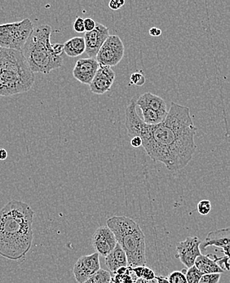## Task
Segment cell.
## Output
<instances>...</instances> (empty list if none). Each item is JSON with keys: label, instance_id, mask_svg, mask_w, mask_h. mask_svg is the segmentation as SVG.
<instances>
[{"label": "cell", "instance_id": "obj_1", "mask_svg": "<svg viewBox=\"0 0 230 283\" xmlns=\"http://www.w3.org/2000/svg\"><path fill=\"white\" fill-rule=\"evenodd\" d=\"M136 100L132 98L126 110L125 126L129 136H139L142 147L154 162H160L171 171L187 166L196 151L197 133L190 108L171 101L164 121L149 125L136 111Z\"/></svg>", "mask_w": 230, "mask_h": 283}, {"label": "cell", "instance_id": "obj_2", "mask_svg": "<svg viewBox=\"0 0 230 283\" xmlns=\"http://www.w3.org/2000/svg\"><path fill=\"white\" fill-rule=\"evenodd\" d=\"M34 212L26 202L12 200L0 209V255L17 261L33 243Z\"/></svg>", "mask_w": 230, "mask_h": 283}, {"label": "cell", "instance_id": "obj_3", "mask_svg": "<svg viewBox=\"0 0 230 283\" xmlns=\"http://www.w3.org/2000/svg\"><path fill=\"white\" fill-rule=\"evenodd\" d=\"M35 81L22 52L0 48V95L10 96L31 90Z\"/></svg>", "mask_w": 230, "mask_h": 283}, {"label": "cell", "instance_id": "obj_4", "mask_svg": "<svg viewBox=\"0 0 230 283\" xmlns=\"http://www.w3.org/2000/svg\"><path fill=\"white\" fill-rule=\"evenodd\" d=\"M52 27L41 25L33 32L22 50L30 69L33 73L48 74L63 64L62 57L55 55L51 43Z\"/></svg>", "mask_w": 230, "mask_h": 283}, {"label": "cell", "instance_id": "obj_5", "mask_svg": "<svg viewBox=\"0 0 230 283\" xmlns=\"http://www.w3.org/2000/svg\"><path fill=\"white\" fill-rule=\"evenodd\" d=\"M106 225L111 229L128 257V266H145V237L140 225L124 216H114L107 220Z\"/></svg>", "mask_w": 230, "mask_h": 283}, {"label": "cell", "instance_id": "obj_6", "mask_svg": "<svg viewBox=\"0 0 230 283\" xmlns=\"http://www.w3.org/2000/svg\"><path fill=\"white\" fill-rule=\"evenodd\" d=\"M33 31V22L29 18L0 25V48L22 52Z\"/></svg>", "mask_w": 230, "mask_h": 283}, {"label": "cell", "instance_id": "obj_7", "mask_svg": "<svg viewBox=\"0 0 230 283\" xmlns=\"http://www.w3.org/2000/svg\"><path fill=\"white\" fill-rule=\"evenodd\" d=\"M124 44L120 37L115 34L109 35L100 48L96 60L99 64L115 66L124 58Z\"/></svg>", "mask_w": 230, "mask_h": 283}, {"label": "cell", "instance_id": "obj_8", "mask_svg": "<svg viewBox=\"0 0 230 283\" xmlns=\"http://www.w3.org/2000/svg\"><path fill=\"white\" fill-rule=\"evenodd\" d=\"M201 243L202 241L197 237H188L176 246V258L180 259L187 269L195 266L197 257L202 255L200 249Z\"/></svg>", "mask_w": 230, "mask_h": 283}, {"label": "cell", "instance_id": "obj_9", "mask_svg": "<svg viewBox=\"0 0 230 283\" xmlns=\"http://www.w3.org/2000/svg\"><path fill=\"white\" fill-rule=\"evenodd\" d=\"M100 269V255L95 252L81 256L74 264L73 273L77 283H84Z\"/></svg>", "mask_w": 230, "mask_h": 283}, {"label": "cell", "instance_id": "obj_10", "mask_svg": "<svg viewBox=\"0 0 230 283\" xmlns=\"http://www.w3.org/2000/svg\"><path fill=\"white\" fill-rule=\"evenodd\" d=\"M109 28L98 22H97L96 28L93 31L86 32L84 35L85 53L88 57L96 59L100 48L102 47L107 38H109Z\"/></svg>", "mask_w": 230, "mask_h": 283}, {"label": "cell", "instance_id": "obj_11", "mask_svg": "<svg viewBox=\"0 0 230 283\" xmlns=\"http://www.w3.org/2000/svg\"><path fill=\"white\" fill-rule=\"evenodd\" d=\"M117 240L111 229L107 226H100L95 231L93 237V246L96 252L106 257L114 250Z\"/></svg>", "mask_w": 230, "mask_h": 283}, {"label": "cell", "instance_id": "obj_12", "mask_svg": "<svg viewBox=\"0 0 230 283\" xmlns=\"http://www.w3.org/2000/svg\"><path fill=\"white\" fill-rule=\"evenodd\" d=\"M100 64L95 58H83L77 61L73 69L74 79L81 84L90 85L95 77Z\"/></svg>", "mask_w": 230, "mask_h": 283}, {"label": "cell", "instance_id": "obj_13", "mask_svg": "<svg viewBox=\"0 0 230 283\" xmlns=\"http://www.w3.org/2000/svg\"><path fill=\"white\" fill-rule=\"evenodd\" d=\"M115 80V72L111 67L100 64L93 82L91 83L90 90L97 95H103L111 89Z\"/></svg>", "mask_w": 230, "mask_h": 283}, {"label": "cell", "instance_id": "obj_14", "mask_svg": "<svg viewBox=\"0 0 230 283\" xmlns=\"http://www.w3.org/2000/svg\"><path fill=\"white\" fill-rule=\"evenodd\" d=\"M228 245H230V228H222L210 232L201 243L200 249L202 252L209 247L223 248Z\"/></svg>", "mask_w": 230, "mask_h": 283}, {"label": "cell", "instance_id": "obj_15", "mask_svg": "<svg viewBox=\"0 0 230 283\" xmlns=\"http://www.w3.org/2000/svg\"><path fill=\"white\" fill-rule=\"evenodd\" d=\"M221 258L216 255H201L195 261V267L202 274H223L225 270L220 265Z\"/></svg>", "mask_w": 230, "mask_h": 283}, {"label": "cell", "instance_id": "obj_16", "mask_svg": "<svg viewBox=\"0 0 230 283\" xmlns=\"http://www.w3.org/2000/svg\"><path fill=\"white\" fill-rule=\"evenodd\" d=\"M105 264L110 273L116 272L122 267L128 266L126 253L118 243L114 250L105 257Z\"/></svg>", "mask_w": 230, "mask_h": 283}, {"label": "cell", "instance_id": "obj_17", "mask_svg": "<svg viewBox=\"0 0 230 283\" xmlns=\"http://www.w3.org/2000/svg\"><path fill=\"white\" fill-rule=\"evenodd\" d=\"M136 105H144L145 106L155 110L159 114L166 116L168 113L166 108V101L159 95H154L151 93H146L140 95L136 100Z\"/></svg>", "mask_w": 230, "mask_h": 283}, {"label": "cell", "instance_id": "obj_18", "mask_svg": "<svg viewBox=\"0 0 230 283\" xmlns=\"http://www.w3.org/2000/svg\"><path fill=\"white\" fill-rule=\"evenodd\" d=\"M85 52V40L83 37H74L64 43V53L68 57H79Z\"/></svg>", "mask_w": 230, "mask_h": 283}, {"label": "cell", "instance_id": "obj_19", "mask_svg": "<svg viewBox=\"0 0 230 283\" xmlns=\"http://www.w3.org/2000/svg\"><path fill=\"white\" fill-rule=\"evenodd\" d=\"M142 113L143 121L149 125H157L164 121L166 116L159 114L155 110L150 109L144 105H138Z\"/></svg>", "mask_w": 230, "mask_h": 283}, {"label": "cell", "instance_id": "obj_20", "mask_svg": "<svg viewBox=\"0 0 230 283\" xmlns=\"http://www.w3.org/2000/svg\"><path fill=\"white\" fill-rule=\"evenodd\" d=\"M111 283V273L104 269H100L93 276L90 277L84 283Z\"/></svg>", "mask_w": 230, "mask_h": 283}, {"label": "cell", "instance_id": "obj_21", "mask_svg": "<svg viewBox=\"0 0 230 283\" xmlns=\"http://www.w3.org/2000/svg\"><path fill=\"white\" fill-rule=\"evenodd\" d=\"M203 274L196 268L193 266L190 269H186L185 277L187 279L188 283H199L200 279Z\"/></svg>", "mask_w": 230, "mask_h": 283}, {"label": "cell", "instance_id": "obj_22", "mask_svg": "<svg viewBox=\"0 0 230 283\" xmlns=\"http://www.w3.org/2000/svg\"><path fill=\"white\" fill-rule=\"evenodd\" d=\"M185 273L186 269H183L182 271L172 272L167 277L169 283H188Z\"/></svg>", "mask_w": 230, "mask_h": 283}, {"label": "cell", "instance_id": "obj_23", "mask_svg": "<svg viewBox=\"0 0 230 283\" xmlns=\"http://www.w3.org/2000/svg\"><path fill=\"white\" fill-rule=\"evenodd\" d=\"M146 82L145 75L143 74L142 71L134 72L130 78V85L138 86V87H141L144 85Z\"/></svg>", "mask_w": 230, "mask_h": 283}, {"label": "cell", "instance_id": "obj_24", "mask_svg": "<svg viewBox=\"0 0 230 283\" xmlns=\"http://www.w3.org/2000/svg\"><path fill=\"white\" fill-rule=\"evenodd\" d=\"M211 203L209 200H202L197 203V212L202 216H206L211 212Z\"/></svg>", "mask_w": 230, "mask_h": 283}, {"label": "cell", "instance_id": "obj_25", "mask_svg": "<svg viewBox=\"0 0 230 283\" xmlns=\"http://www.w3.org/2000/svg\"><path fill=\"white\" fill-rule=\"evenodd\" d=\"M221 278V274H203L199 283H219Z\"/></svg>", "mask_w": 230, "mask_h": 283}, {"label": "cell", "instance_id": "obj_26", "mask_svg": "<svg viewBox=\"0 0 230 283\" xmlns=\"http://www.w3.org/2000/svg\"><path fill=\"white\" fill-rule=\"evenodd\" d=\"M155 277H156V275H155V273L153 271L152 269L149 268V267H144L141 279H145V281L150 283V282L153 281L155 279Z\"/></svg>", "mask_w": 230, "mask_h": 283}, {"label": "cell", "instance_id": "obj_27", "mask_svg": "<svg viewBox=\"0 0 230 283\" xmlns=\"http://www.w3.org/2000/svg\"><path fill=\"white\" fill-rule=\"evenodd\" d=\"M74 31L77 33H83L85 32V27H84V19L80 17H77L74 21V26H73Z\"/></svg>", "mask_w": 230, "mask_h": 283}, {"label": "cell", "instance_id": "obj_28", "mask_svg": "<svg viewBox=\"0 0 230 283\" xmlns=\"http://www.w3.org/2000/svg\"><path fill=\"white\" fill-rule=\"evenodd\" d=\"M97 22L90 17H87L84 19V27H85V32H90L96 28Z\"/></svg>", "mask_w": 230, "mask_h": 283}, {"label": "cell", "instance_id": "obj_29", "mask_svg": "<svg viewBox=\"0 0 230 283\" xmlns=\"http://www.w3.org/2000/svg\"><path fill=\"white\" fill-rule=\"evenodd\" d=\"M125 4L124 0H111L109 2V7L112 10H118Z\"/></svg>", "mask_w": 230, "mask_h": 283}, {"label": "cell", "instance_id": "obj_30", "mask_svg": "<svg viewBox=\"0 0 230 283\" xmlns=\"http://www.w3.org/2000/svg\"><path fill=\"white\" fill-rule=\"evenodd\" d=\"M52 51L55 55L57 57H62V53L64 52V44H62V43L52 44Z\"/></svg>", "mask_w": 230, "mask_h": 283}, {"label": "cell", "instance_id": "obj_31", "mask_svg": "<svg viewBox=\"0 0 230 283\" xmlns=\"http://www.w3.org/2000/svg\"><path fill=\"white\" fill-rule=\"evenodd\" d=\"M131 145L134 148H139L142 146V140L139 136H135L132 137L131 140Z\"/></svg>", "mask_w": 230, "mask_h": 283}, {"label": "cell", "instance_id": "obj_32", "mask_svg": "<svg viewBox=\"0 0 230 283\" xmlns=\"http://www.w3.org/2000/svg\"><path fill=\"white\" fill-rule=\"evenodd\" d=\"M149 33H150V35L153 36V37H159V36L161 35L163 32H162L161 29L154 27L150 29Z\"/></svg>", "mask_w": 230, "mask_h": 283}, {"label": "cell", "instance_id": "obj_33", "mask_svg": "<svg viewBox=\"0 0 230 283\" xmlns=\"http://www.w3.org/2000/svg\"><path fill=\"white\" fill-rule=\"evenodd\" d=\"M150 283H169V281L166 277L159 275V276L155 277V279L153 281L150 282Z\"/></svg>", "mask_w": 230, "mask_h": 283}, {"label": "cell", "instance_id": "obj_34", "mask_svg": "<svg viewBox=\"0 0 230 283\" xmlns=\"http://www.w3.org/2000/svg\"><path fill=\"white\" fill-rule=\"evenodd\" d=\"M145 266H138L133 268V273L135 274V276L137 278V279H141V276H142V271L143 269H144Z\"/></svg>", "mask_w": 230, "mask_h": 283}, {"label": "cell", "instance_id": "obj_35", "mask_svg": "<svg viewBox=\"0 0 230 283\" xmlns=\"http://www.w3.org/2000/svg\"><path fill=\"white\" fill-rule=\"evenodd\" d=\"M221 251H222L225 256L230 259V245L226 246L225 248H221Z\"/></svg>", "mask_w": 230, "mask_h": 283}, {"label": "cell", "instance_id": "obj_36", "mask_svg": "<svg viewBox=\"0 0 230 283\" xmlns=\"http://www.w3.org/2000/svg\"><path fill=\"white\" fill-rule=\"evenodd\" d=\"M7 157V150H5V149H0V160H5Z\"/></svg>", "mask_w": 230, "mask_h": 283}, {"label": "cell", "instance_id": "obj_37", "mask_svg": "<svg viewBox=\"0 0 230 283\" xmlns=\"http://www.w3.org/2000/svg\"><path fill=\"white\" fill-rule=\"evenodd\" d=\"M134 283H149L147 281H145V279H138Z\"/></svg>", "mask_w": 230, "mask_h": 283}, {"label": "cell", "instance_id": "obj_38", "mask_svg": "<svg viewBox=\"0 0 230 283\" xmlns=\"http://www.w3.org/2000/svg\"><path fill=\"white\" fill-rule=\"evenodd\" d=\"M112 283V282H111V283Z\"/></svg>", "mask_w": 230, "mask_h": 283}]
</instances>
